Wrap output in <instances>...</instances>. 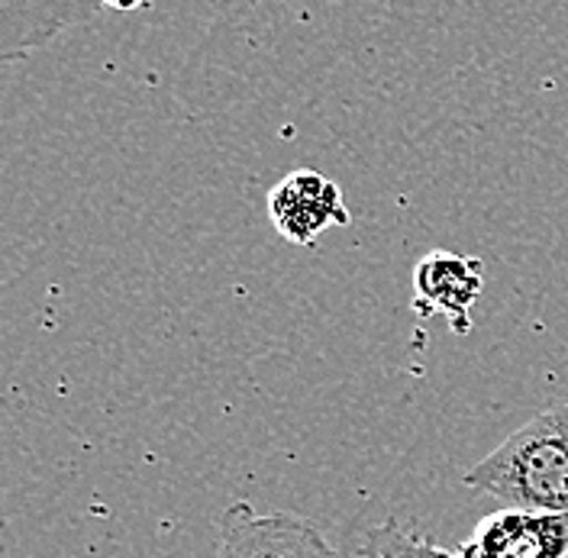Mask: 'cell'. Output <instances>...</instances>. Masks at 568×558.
Segmentation results:
<instances>
[{
	"instance_id": "obj_1",
	"label": "cell",
	"mask_w": 568,
	"mask_h": 558,
	"mask_svg": "<svg viewBox=\"0 0 568 558\" xmlns=\"http://www.w3.org/2000/svg\"><path fill=\"white\" fill-rule=\"evenodd\" d=\"M462 481L507 507L568 514V404L510 433Z\"/></svg>"
},
{
	"instance_id": "obj_2",
	"label": "cell",
	"mask_w": 568,
	"mask_h": 558,
	"mask_svg": "<svg viewBox=\"0 0 568 558\" xmlns=\"http://www.w3.org/2000/svg\"><path fill=\"white\" fill-rule=\"evenodd\" d=\"M216 558H336L317 526L294 514H258L240 500L223 510Z\"/></svg>"
},
{
	"instance_id": "obj_3",
	"label": "cell",
	"mask_w": 568,
	"mask_h": 558,
	"mask_svg": "<svg viewBox=\"0 0 568 558\" xmlns=\"http://www.w3.org/2000/svg\"><path fill=\"white\" fill-rule=\"evenodd\" d=\"M268 216L294 245L317 243L326 230L353 223L339 184L311 169L291 172L268 191Z\"/></svg>"
},
{
	"instance_id": "obj_4",
	"label": "cell",
	"mask_w": 568,
	"mask_h": 558,
	"mask_svg": "<svg viewBox=\"0 0 568 558\" xmlns=\"http://www.w3.org/2000/svg\"><path fill=\"white\" fill-rule=\"evenodd\" d=\"M462 558H568V514L507 507L485 517Z\"/></svg>"
},
{
	"instance_id": "obj_5",
	"label": "cell",
	"mask_w": 568,
	"mask_h": 558,
	"mask_svg": "<svg viewBox=\"0 0 568 558\" xmlns=\"http://www.w3.org/2000/svg\"><path fill=\"white\" fill-rule=\"evenodd\" d=\"M485 291V268L475 255L429 252L414 268V311L417 316H446L453 333L471 329V307Z\"/></svg>"
},
{
	"instance_id": "obj_6",
	"label": "cell",
	"mask_w": 568,
	"mask_h": 558,
	"mask_svg": "<svg viewBox=\"0 0 568 558\" xmlns=\"http://www.w3.org/2000/svg\"><path fill=\"white\" fill-rule=\"evenodd\" d=\"M98 10V0H0V59H23Z\"/></svg>"
},
{
	"instance_id": "obj_7",
	"label": "cell",
	"mask_w": 568,
	"mask_h": 558,
	"mask_svg": "<svg viewBox=\"0 0 568 558\" xmlns=\"http://www.w3.org/2000/svg\"><path fill=\"white\" fill-rule=\"evenodd\" d=\"M368 539H372V549H375L378 558H459V552L439 549L436 542H429L424 536L404 529L397 520L375 526L368 532Z\"/></svg>"
},
{
	"instance_id": "obj_8",
	"label": "cell",
	"mask_w": 568,
	"mask_h": 558,
	"mask_svg": "<svg viewBox=\"0 0 568 558\" xmlns=\"http://www.w3.org/2000/svg\"><path fill=\"white\" fill-rule=\"evenodd\" d=\"M101 7L106 10H123V13H130V10H142V7H149L152 0H98Z\"/></svg>"
},
{
	"instance_id": "obj_9",
	"label": "cell",
	"mask_w": 568,
	"mask_h": 558,
	"mask_svg": "<svg viewBox=\"0 0 568 558\" xmlns=\"http://www.w3.org/2000/svg\"><path fill=\"white\" fill-rule=\"evenodd\" d=\"M459 558H462V552H459Z\"/></svg>"
}]
</instances>
